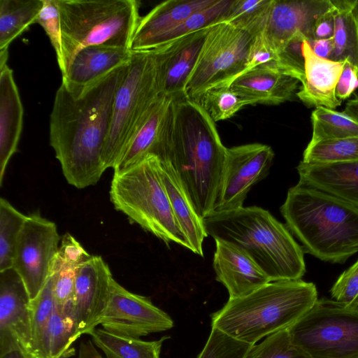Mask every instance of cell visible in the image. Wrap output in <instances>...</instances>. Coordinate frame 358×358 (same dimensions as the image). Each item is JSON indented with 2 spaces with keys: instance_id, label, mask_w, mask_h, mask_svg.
<instances>
[{
  "instance_id": "1",
  "label": "cell",
  "mask_w": 358,
  "mask_h": 358,
  "mask_svg": "<svg viewBox=\"0 0 358 358\" xmlns=\"http://www.w3.org/2000/svg\"><path fill=\"white\" fill-rule=\"evenodd\" d=\"M129 63L85 87L62 83L56 92L50 143L66 180L76 188L96 184L106 170L103 154L114 99Z\"/></svg>"
},
{
  "instance_id": "2",
  "label": "cell",
  "mask_w": 358,
  "mask_h": 358,
  "mask_svg": "<svg viewBox=\"0 0 358 358\" xmlns=\"http://www.w3.org/2000/svg\"><path fill=\"white\" fill-rule=\"evenodd\" d=\"M227 148L199 102L173 99L156 157L170 163L202 219L214 212Z\"/></svg>"
},
{
  "instance_id": "3",
  "label": "cell",
  "mask_w": 358,
  "mask_h": 358,
  "mask_svg": "<svg viewBox=\"0 0 358 358\" xmlns=\"http://www.w3.org/2000/svg\"><path fill=\"white\" fill-rule=\"evenodd\" d=\"M286 226L316 258L343 263L358 252V207L299 180L280 207Z\"/></svg>"
},
{
  "instance_id": "4",
  "label": "cell",
  "mask_w": 358,
  "mask_h": 358,
  "mask_svg": "<svg viewBox=\"0 0 358 358\" xmlns=\"http://www.w3.org/2000/svg\"><path fill=\"white\" fill-rule=\"evenodd\" d=\"M208 236L245 251L271 281L300 280L306 273L304 251L288 228L258 206L213 212L203 219Z\"/></svg>"
},
{
  "instance_id": "5",
  "label": "cell",
  "mask_w": 358,
  "mask_h": 358,
  "mask_svg": "<svg viewBox=\"0 0 358 358\" xmlns=\"http://www.w3.org/2000/svg\"><path fill=\"white\" fill-rule=\"evenodd\" d=\"M317 299L313 282L301 279L270 282L246 296L229 299L211 315L212 327L254 345L264 336L289 328Z\"/></svg>"
},
{
  "instance_id": "6",
  "label": "cell",
  "mask_w": 358,
  "mask_h": 358,
  "mask_svg": "<svg viewBox=\"0 0 358 358\" xmlns=\"http://www.w3.org/2000/svg\"><path fill=\"white\" fill-rule=\"evenodd\" d=\"M59 9L64 76L74 56L91 45L131 49L140 21L136 0H56Z\"/></svg>"
},
{
  "instance_id": "7",
  "label": "cell",
  "mask_w": 358,
  "mask_h": 358,
  "mask_svg": "<svg viewBox=\"0 0 358 358\" xmlns=\"http://www.w3.org/2000/svg\"><path fill=\"white\" fill-rule=\"evenodd\" d=\"M159 158L148 155L127 171L114 173L110 198L115 208L167 245L175 243L190 250L173 214L159 175Z\"/></svg>"
},
{
  "instance_id": "8",
  "label": "cell",
  "mask_w": 358,
  "mask_h": 358,
  "mask_svg": "<svg viewBox=\"0 0 358 358\" xmlns=\"http://www.w3.org/2000/svg\"><path fill=\"white\" fill-rule=\"evenodd\" d=\"M161 96L152 52H133L128 71L116 92L103 161L114 168L117 160Z\"/></svg>"
},
{
  "instance_id": "9",
  "label": "cell",
  "mask_w": 358,
  "mask_h": 358,
  "mask_svg": "<svg viewBox=\"0 0 358 358\" xmlns=\"http://www.w3.org/2000/svg\"><path fill=\"white\" fill-rule=\"evenodd\" d=\"M287 330L311 358H358L357 308L318 299Z\"/></svg>"
},
{
  "instance_id": "10",
  "label": "cell",
  "mask_w": 358,
  "mask_h": 358,
  "mask_svg": "<svg viewBox=\"0 0 358 358\" xmlns=\"http://www.w3.org/2000/svg\"><path fill=\"white\" fill-rule=\"evenodd\" d=\"M253 38L247 31L226 22L208 27L186 85L185 96L198 101L212 88L230 86L246 69Z\"/></svg>"
},
{
  "instance_id": "11",
  "label": "cell",
  "mask_w": 358,
  "mask_h": 358,
  "mask_svg": "<svg viewBox=\"0 0 358 358\" xmlns=\"http://www.w3.org/2000/svg\"><path fill=\"white\" fill-rule=\"evenodd\" d=\"M61 240L55 222L36 213L27 216L15 246L13 268L22 278L31 301L49 278Z\"/></svg>"
},
{
  "instance_id": "12",
  "label": "cell",
  "mask_w": 358,
  "mask_h": 358,
  "mask_svg": "<svg viewBox=\"0 0 358 358\" xmlns=\"http://www.w3.org/2000/svg\"><path fill=\"white\" fill-rule=\"evenodd\" d=\"M273 157L272 148L265 144L227 148L214 212L243 206L250 189L267 176Z\"/></svg>"
},
{
  "instance_id": "13",
  "label": "cell",
  "mask_w": 358,
  "mask_h": 358,
  "mask_svg": "<svg viewBox=\"0 0 358 358\" xmlns=\"http://www.w3.org/2000/svg\"><path fill=\"white\" fill-rule=\"evenodd\" d=\"M99 324L121 336L134 338L169 330L171 317L147 297L134 294L111 280L109 299Z\"/></svg>"
},
{
  "instance_id": "14",
  "label": "cell",
  "mask_w": 358,
  "mask_h": 358,
  "mask_svg": "<svg viewBox=\"0 0 358 358\" xmlns=\"http://www.w3.org/2000/svg\"><path fill=\"white\" fill-rule=\"evenodd\" d=\"M331 0H272L259 36L276 55L296 34L301 33L310 43L317 20L333 8Z\"/></svg>"
},
{
  "instance_id": "15",
  "label": "cell",
  "mask_w": 358,
  "mask_h": 358,
  "mask_svg": "<svg viewBox=\"0 0 358 358\" xmlns=\"http://www.w3.org/2000/svg\"><path fill=\"white\" fill-rule=\"evenodd\" d=\"M113 278L100 256L91 255L78 267L73 312L81 335L88 334L99 324L108 305Z\"/></svg>"
},
{
  "instance_id": "16",
  "label": "cell",
  "mask_w": 358,
  "mask_h": 358,
  "mask_svg": "<svg viewBox=\"0 0 358 358\" xmlns=\"http://www.w3.org/2000/svg\"><path fill=\"white\" fill-rule=\"evenodd\" d=\"M208 28L160 46L152 52L160 96H185L188 79L198 60Z\"/></svg>"
},
{
  "instance_id": "17",
  "label": "cell",
  "mask_w": 358,
  "mask_h": 358,
  "mask_svg": "<svg viewBox=\"0 0 358 358\" xmlns=\"http://www.w3.org/2000/svg\"><path fill=\"white\" fill-rule=\"evenodd\" d=\"M215 243L216 280L227 288L229 299L243 297L271 282L245 251L226 241L215 240Z\"/></svg>"
},
{
  "instance_id": "18",
  "label": "cell",
  "mask_w": 358,
  "mask_h": 358,
  "mask_svg": "<svg viewBox=\"0 0 358 358\" xmlns=\"http://www.w3.org/2000/svg\"><path fill=\"white\" fill-rule=\"evenodd\" d=\"M31 299L26 287L12 267L0 271V333L13 334L31 358Z\"/></svg>"
},
{
  "instance_id": "19",
  "label": "cell",
  "mask_w": 358,
  "mask_h": 358,
  "mask_svg": "<svg viewBox=\"0 0 358 358\" xmlns=\"http://www.w3.org/2000/svg\"><path fill=\"white\" fill-rule=\"evenodd\" d=\"M299 83L275 64H265L241 75L230 86L246 106L278 105L292 99Z\"/></svg>"
},
{
  "instance_id": "20",
  "label": "cell",
  "mask_w": 358,
  "mask_h": 358,
  "mask_svg": "<svg viewBox=\"0 0 358 358\" xmlns=\"http://www.w3.org/2000/svg\"><path fill=\"white\" fill-rule=\"evenodd\" d=\"M303 50L305 78L296 95L308 107L335 109L342 102L336 96V87L345 62H334L317 56L307 41L303 42Z\"/></svg>"
},
{
  "instance_id": "21",
  "label": "cell",
  "mask_w": 358,
  "mask_h": 358,
  "mask_svg": "<svg viewBox=\"0 0 358 358\" xmlns=\"http://www.w3.org/2000/svg\"><path fill=\"white\" fill-rule=\"evenodd\" d=\"M133 56L131 49L91 45L81 49L74 56L62 82L73 88L87 87L115 69L130 62Z\"/></svg>"
},
{
  "instance_id": "22",
  "label": "cell",
  "mask_w": 358,
  "mask_h": 358,
  "mask_svg": "<svg viewBox=\"0 0 358 358\" xmlns=\"http://www.w3.org/2000/svg\"><path fill=\"white\" fill-rule=\"evenodd\" d=\"M0 184L9 160L17 151L22 129L23 107L13 71L0 66Z\"/></svg>"
},
{
  "instance_id": "23",
  "label": "cell",
  "mask_w": 358,
  "mask_h": 358,
  "mask_svg": "<svg viewBox=\"0 0 358 358\" xmlns=\"http://www.w3.org/2000/svg\"><path fill=\"white\" fill-rule=\"evenodd\" d=\"M217 0H169L163 1L141 17L134 33L131 50L143 52L148 43L157 36L176 27L191 15Z\"/></svg>"
},
{
  "instance_id": "24",
  "label": "cell",
  "mask_w": 358,
  "mask_h": 358,
  "mask_svg": "<svg viewBox=\"0 0 358 358\" xmlns=\"http://www.w3.org/2000/svg\"><path fill=\"white\" fill-rule=\"evenodd\" d=\"M158 168L173 214L189 243L190 250L203 257V242L208 236L203 219L198 215L170 163L159 159Z\"/></svg>"
},
{
  "instance_id": "25",
  "label": "cell",
  "mask_w": 358,
  "mask_h": 358,
  "mask_svg": "<svg viewBox=\"0 0 358 358\" xmlns=\"http://www.w3.org/2000/svg\"><path fill=\"white\" fill-rule=\"evenodd\" d=\"M299 181L358 207V162L296 166Z\"/></svg>"
},
{
  "instance_id": "26",
  "label": "cell",
  "mask_w": 358,
  "mask_h": 358,
  "mask_svg": "<svg viewBox=\"0 0 358 358\" xmlns=\"http://www.w3.org/2000/svg\"><path fill=\"white\" fill-rule=\"evenodd\" d=\"M173 98H158L145 122L115 164L114 173L127 171L148 155L157 156L163 140L168 109Z\"/></svg>"
},
{
  "instance_id": "27",
  "label": "cell",
  "mask_w": 358,
  "mask_h": 358,
  "mask_svg": "<svg viewBox=\"0 0 358 358\" xmlns=\"http://www.w3.org/2000/svg\"><path fill=\"white\" fill-rule=\"evenodd\" d=\"M90 257L72 235L66 233L62 236L50 273L53 275L55 306L59 311L73 308L78 267Z\"/></svg>"
},
{
  "instance_id": "28",
  "label": "cell",
  "mask_w": 358,
  "mask_h": 358,
  "mask_svg": "<svg viewBox=\"0 0 358 358\" xmlns=\"http://www.w3.org/2000/svg\"><path fill=\"white\" fill-rule=\"evenodd\" d=\"M335 29L333 61L347 60L358 70V15L354 0H331Z\"/></svg>"
},
{
  "instance_id": "29",
  "label": "cell",
  "mask_w": 358,
  "mask_h": 358,
  "mask_svg": "<svg viewBox=\"0 0 358 358\" xmlns=\"http://www.w3.org/2000/svg\"><path fill=\"white\" fill-rule=\"evenodd\" d=\"M93 343L107 358H160L163 342L169 337L157 341H145L139 338L121 336L101 328L88 333Z\"/></svg>"
},
{
  "instance_id": "30",
  "label": "cell",
  "mask_w": 358,
  "mask_h": 358,
  "mask_svg": "<svg viewBox=\"0 0 358 358\" xmlns=\"http://www.w3.org/2000/svg\"><path fill=\"white\" fill-rule=\"evenodd\" d=\"M43 0H0V51L36 22Z\"/></svg>"
},
{
  "instance_id": "31",
  "label": "cell",
  "mask_w": 358,
  "mask_h": 358,
  "mask_svg": "<svg viewBox=\"0 0 358 358\" xmlns=\"http://www.w3.org/2000/svg\"><path fill=\"white\" fill-rule=\"evenodd\" d=\"M53 283L50 273L39 294L31 301V358H50L49 327L55 305Z\"/></svg>"
},
{
  "instance_id": "32",
  "label": "cell",
  "mask_w": 358,
  "mask_h": 358,
  "mask_svg": "<svg viewBox=\"0 0 358 358\" xmlns=\"http://www.w3.org/2000/svg\"><path fill=\"white\" fill-rule=\"evenodd\" d=\"M232 2L233 0H217L214 4L191 15L176 27L150 41L143 52L153 50L182 36L224 22Z\"/></svg>"
},
{
  "instance_id": "33",
  "label": "cell",
  "mask_w": 358,
  "mask_h": 358,
  "mask_svg": "<svg viewBox=\"0 0 358 358\" xmlns=\"http://www.w3.org/2000/svg\"><path fill=\"white\" fill-rule=\"evenodd\" d=\"M310 143L358 136V123L343 112L319 106L311 113Z\"/></svg>"
},
{
  "instance_id": "34",
  "label": "cell",
  "mask_w": 358,
  "mask_h": 358,
  "mask_svg": "<svg viewBox=\"0 0 358 358\" xmlns=\"http://www.w3.org/2000/svg\"><path fill=\"white\" fill-rule=\"evenodd\" d=\"M301 162L310 164L358 162V136L309 142Z\"/></svg>"
},
{
  "instance_id": "35",
  "label": "cell",
  "mask_w": 358,
  "mask_h": 358,
  "mask_svg": "<svg viewBox=\"0 0 358 358\" xmlns=\"http://www.w3.org/2000/svg\"><path fill=\"white\" fill-rule=\"evenodd\" d=\"M27 216L0 199V271L13 267L15 246Z\"/></svg>"
},
{
  "instance_id": "36",
  "label": "cell",
  "mask_w": 358,
  "mask_h": 358,
  "mask_svg": "<svg viewBox=\"0 0 358 358\" xmlns=\"http://www.w3.org/2000/svg\"><path fill=\"white\" fill-rule=\"evenodd\" d=\"M271 2L272 0H233L224 22L244 29L255 37L263 29Z\"/></svg>"
},
{
  "instance_id": "37",
  "label": "cell",
  "mask_w": 358,
  "mask_h": 358,
  "mask_svg": "<svg viewBox=\"0 0 358 358\" xmlns=\"http://www.w3.org/2000/svg\"><path fill=\"white\" fill-rule=\"evenodd\" d=\"M80 336L73 309L59 311L55 305L49 327L50 358H57Z\"/></svg>"
},
{
  "instance_id": "38",
  "label": "cell",
  "mask_w": 358,
  "mask_h": 358,
  "mask_svg": "<svg viewBox=\"0 0 358 358\" xmlns=\"http://www.w3.org/2000/svg\"><path fill=\"white\" fill-rule=\"evenodd\" d=\"M215 122L231 117L246 106L231 86H220L205 92L197 101Z\"/></svg>"
},
{
  "instance_id": "39",
  "label": "cell",
  "mask_w": 358,
  "mask_h": 358,
  "mask_svg": "<svg viewBox=\"0 0 358 358\" xmlns=\"http://www.w3.org/2000/svg\"><path fill=\"white\" fill-rule=\"evenodd\" d=\"M244 358H311L292 341L287 329L271 334L254 344Z\"/></svg>"
},
{
  "instance_id": "40",
  "label": "cell",
  "mask_w": 358,
  "mask_h": 358,
  "mask_svg": "<svg viewBox=\"0 0 358 358\" xmlns=\"http://www.w3.org/2000/svg\"><path fill=\"white\" fill-rule=\"evenodd\" d=\"M252 345L212 327L206 344L197 358H244Z\"/></svg>"
},
{
  "instance_id": "41",
  "label": "cell",
  "mask_w": 358,
  "mask_h": 358,
  "mask_svg": "<svg viewBox=\"0 0 358 358\" xmlns=\"http://www.w3.org/2000/svg\"><path fill=\"white\" fill-rule=\"evenodd\" d=\"M305 36L300 32L294 34L277 53L275 65L282 73L301 83L305 78V57L303 50Z\"/></svg>"
},
{
  "instance_id": "42",
  "label": "cell",
  "mask_w": 358,
  "mask_h": 358,
  "mask_svg": "<svg viewBox=\"0 0 358 358\" xmlns=\"http://www.w3.org/2000/svg\"><path fill=\"white\" fill-rule=\"evenodd\" d=\"M55 51L59 67L62 64L61 21L56 0H43V7L37 17Z\"/></svg>"
},
{
  "instance_id": "43",
  "label": "cell",
  "mask_w": 358,
  "mask_h": 358,
  "mask_svg": "<svg viewBox=\"0 0 358 358\" xmlns=\"http://www.w3.org/2000/svg\"><path fill=\"white\" fill-rule=\"evenodd\" d=\"M332 299L352 306L358 298V259L337 279L331 289Z\"/></svg>"
},
{
  "instance_id": "44",
  "label": "cell",
  "mask_w": 358,
  "mask_h": 358,
  "mask_svg": "<svg viewBox=\"0 0 358 358\" xmlns=\"http://www.w3.org/2000/svg\"><path fill=\"white\" fill-rule=\"evenodd\" d=\"M276 59V54L266 45L259 36H256L253 38L248 55L247 66L243 73L259 66L265 64L275 65Z\"/></svg>"
},
{
  "instance_id": "45",
  "label": "cell",
  "mask_w": 358,
  "mask_h": 358,
  "mask_svg": "<svg viewBox=\"0 0 358 358\" xmlns=\"http://www.w3.org/2000/svg\"><path fill=\"white\" fill-rule=\"evenodd\" d=\"M358 87V70L347 60L336 87V96L340 101L349 98Z\"/></svg>"
},
{
  "instance_id": "46",
  "label": "cell",
  "mask_w": 358,
  "mask_h": 358,
  "mask_svg": "<svg viewBox=\"0 0 358 358\" xmlns=\"http://www.w3.org/2000/svg\"><path fill=\"white\" fill-rule=\"evenodd\" d=\"M335 29L334 7L323 15L316 22L314 31V40L333 38Z\"/></svg>"
},
{
  "instance_id": "47",
  "label": "cell",
  "mask_w": 358,
  "mask_h": 358,
  "mask_svg": "<svg viewBox=\"0 0 358 358\" xmlns=\"http://www.w3.org/2000/svg\"><path fill=\"white\" fill-rule=\"evenodd\" d=\"M309 44L317 56L333 61L334 52L333 38L314 40Z\"/></svg>"
},
{
  "instance_id": "48",
  "label": "cell",
  "mask_w": 358,
  "mask_h": 358,
  "mask_svg": "<svg viewBox=\"0 0 358 358\" xmlns=\"http://www.w3.org/2000/svg\"><path fill=\"white\" fill-rule=\"evenodd\" d=\"M91 341H82L79 347L78 358H101Z\"/></svg>"
},
{
  "instance_id": "49",
  "label": "cell",
  "mask_w": 358,
  "mask_h": 358,
  "mask_svg": "<svg viewBox=\"0 0 358 358\" xmlns=\"http://www.w3.org/2000/svg\"><path fill=\"white\" fill-rule=\"evenodd\" d=\"M0 358H29L20 344H15L0 352Z\"/></svg>"
},
{
  "instance_id": "50",
  "label": "cell",
  "mask_w": 358,
  "mask_h": 358,
  "mask_svg": "<svg viewBox=\"0 0 358 358\" xmlns=\"http://www.w3.org/2000/svg\"><path fill=\"white\" fill-rule=\"evenodd\" d=\"M343 113L358 123V97L350 99L346 103Z\"/></svg>"
},
{
  "instance_id": "51",
  "label": "cell",
  "mask_w": 358,
  "mask_h": 358,
  "mask_svg": "<svg viewBox=\"0 0 358 358\" xmlns=\"http://www.w3.org/2000/svg\"><path fill=\"white\" fill-rule=\"evenodd\" d=\"M76 353V350L73 348H69L66 351H64L61 355H59L57 358H69L71 356L74 355Z\"/></svg>"
},
{
  "instance_id": "52",
  "label": "cell",
  "mask_w": 358,
  "mask_h": 358,
  "mask_svg": "<svg viewBox=\"0 0 358 358\" xmlns=\"http://www.w3.org/2000/svg\"><path fill=\"white\" fill-rule=\"evenodd\" d=\"M354 8L355 11L358 13V0H354Z\"/></svg>"
},
{
  "instance_id": "53",
  "label": "cell",
  "mask_w": 358,
  "mask_h": 358,
  "mask_svg": "<svg viewBox=\"0 0 358 358\" xmlns=\"http://www.w3.org/2000/svg\"><path fill=\"white\" fill-rule=\"evenodd\" d=\"M351 307H354V308H358V298H357V299L355 301V303H353V305H352Z\"/></svg>"
},
{
  "instance_id": "54",
  "label": "cell",
  "mask_w": 358,
  "mask_h": 358,
  "mask_svg": "<svg viewBox=\"0 0 358 358\" xmlns=\"http://www.w3.org/2000/svg\"><path fill=\"white\" fill-rule=\"evenodd\" d=\"M356 13H357V12H356ZM357 15H358V13H357Z\"/></svg>"
},
{
  "instance_id": "55",
  "label": "cell",
  "mask_w": 358,
  "mask_h": 358,
  "mask_svg": "<svg viewBox=\"0 0 358 358\" xmlns=\"http://www.w3.org/2000/svg\"><path fill=\"white\" fill-rule=\"evenodd\" d=\"M101 358H103V357H101Z\"/></svg>"
}]
</instances>
